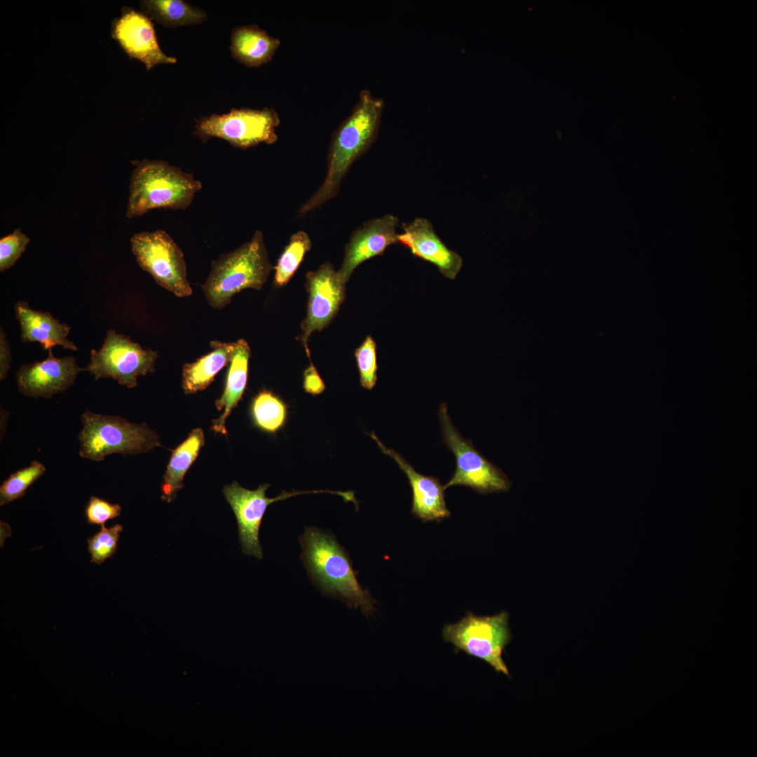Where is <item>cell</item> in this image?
<instances>
[{"label": "cell", "instance_id": "6da1fadb", "mask_svg": "<svg viewBox=\"0 0 757 757\" xmlns=\"http://www.w3.org/2000/svg\"><path fill=\"white\" fill-rule=\"evenodd\" d=\"M384 102L362 90L350 114L334 132L327 154L325 180L298 210L299 216L315 210L335 197L351 165L376 140Z\"/></svg>", "mask_w": 757, "mask_h": 757}, {"label": "cell", "instance_id": "7a4b0ae2", "mask_svg": "<svg viewBox=\"0 0 757 757\" xmlns=\"http://www.w3.org/2000/svg\"><path fill=\"white\" fill-rule=\"evenodd\" d=\"M301 560L313 584L325 596L359 608L365 615L375 611L376 601L358 582L346 550L334 535L315 526L306 527L299 538Z\"/></svg>", "mask_w": 757, "mask_h": 757}, {"label": "cell", "instance_id": "3957f363", "mask_svg": "<svg viewBox=\"0 0 757 757\" xmlns=\"http://www.w3.org/2000/svg\"><path fill=\"white\" fill-rule=\"evenodd\" d=\"M125 216L139 217L156 208L186 210L202 189L191 173L163 160L133 161Z\"/></svg>", "mask_w": 757, "mask_h": 757}, {"label": "cell", "instance_id": "277c9868", "mask_svg": "<svg viewBox=\"0 0 757 757\" xmlns=\"http://www.w3.org/2000/svg\"><path fill=\"white\" fill-rule=\"evenodd\" d=\"M273 269L263 233L257 230L250 240L212 262L201 287L209 305L222 309L241 290L261 289Z\"/></svg>", "mask_w": 757, "mask_h": 757}, {"label": "cell", "instance_id": "5b68a950", "mask_svg": "<svg viewBox=\"0 0 757 757\" xmlns=\"http://www.w3.org/2000/svg\"><path fill=\"white\" fill-rule=\"evenodd\" d=\"M81 421L79 456L83 458L100 461L114 453L137 454L161 445L158 436L145 423H132L118 416L89 409L82 414Z\"/></svg>", "mask_w": 757, "mask_h": 757}, {"label": "cell", "instance_id": "8992f818", "mask_svg": "<svg viewBox=\"0 0 757 757\" xmlns=\"http://www.w3.org/2000/svg\"><path fill=\"white\" fill-rule=\"evenodd\" d=\"M445 642L451 643L456 651H463L480 659L496 672L510 677L503 659V653L512 639L509 613L479 616L468 612L458 622L446 624L442 629Z\"/></svg>", "mask_w": 757, "mask_h": 757}, {"label": "cell", "instance_id": "52a82bcc", "mask_svg": "<svg viewBox=\"0 0 757 757\" xmlns=\"http://www.w3.org/2000/svg\"><path fill=\"white\" fill-rule=\"evenodd\" d=\"M438 417L442 433L441 442L456 458L455 471L444 485V489L460 485L468 486L481 494L508 491L511 486L509 478L480 453L470 439L461 435L451 421L446 403L440 404Z\"/></svg>", "mask_w": 757, "mask_h": 757}, {"label": "cell", "instance_id": "ba28073f", "mask_svg": "<svg viewBox=\"0 0 757 757\" xmlns=\"http://www.w3.org/2000/svg\"><path fill=\"white\" fill-rule=\"evenodd\" d=\"M280 123L279 116L273 108L231 109L227 114L196 119L194 134L203 142L217 137L234 147L246 149L260 143H275L278 139L275 128Z\"/></svg>", "mask_w": 757, "mask_h": 757}, {"label": "cell", "instance_id": "9c48e42d", "mask_svg": "<svg viewBox=\"0 0 757 757\" xmlns=\"http://www.w3.org/2000/svg\"><path fill=\"white\" fill-rule=\"evenodd\" d=\"M130 243L137 264L158 285L178 297L192 294L184 254L166 231L135 233Z\"/></svg>", "mask_w": 757, "mask_h": 757}, {"label": "cell", "instance_id": "30bf717a", "mask_svg": "<svg viewBox=\"0 0 757 757\" xmlns=\"http://www.w3.org/2000/svg\"><path fill=\"white\" fill-rule=\"evenodd\" d=\"M157 358V352L144 349L129 337L109 329L101 348L91 350L86 370L94 375L95 381L112 378L121 385L134 388L138 376L154 371Z\"/></svg>", "mask_w": 757, "mask_h": 757}, {"label": "cell", "instance_id": "8fae6325", "mask_svg": "<svg viewBox=\"0 0 757 757\" xmlns=\"http://www.w3.org/2000/svg\"><path fill=\"white\" fill-rule=\"evenodd\" d=\"M268 487V484H263L257 489L250 490L243 488L237 482H233L231 484L225 486L222 490L237 520L238 538L243 552L259 559L263 557L259 538V528L264 513L270 504L304 493H329L341 496L344 501H348L351 497L350 491L312 490L292 492L283 491L278 496L271 498L266 496Z\"/></svg>", "mask_w": 757, "mask_h": 757}, {"label": "cell", "instance_id": "7c38bea8", "mask_svg": "<svg viewBox=\"0 0 757 757\" xmlns=\"http://www.w3.org/2000/svg\"><path fill=\"white\" fill-rule=\"evenodd\" d=\"M346 284L329 262L306 275L307 313L301 325L302 334L297 339L304 344L309 360V336L328 326L336 316L346 296Z\"/></svg>", "mask_w": 757, "mask_h": 757}, {"label": "cell", "instance_id": "4fadbf2b", "mask_svg": "<svg viewBox=\"0 0 757 757\" xmlns=\"http://www.w3.org/2000/svg\"><path fill=\"white\" fill-rule=\"evenodd\" d=\"M82 370L77 365L75 357L58 358L50 349L48 356L44 360L20 367L16 373L18 390L32 398L50 399L71 386Z\"/></svg>", "mask_w": 757, "mask_h": 757}, {"label": "cell", "instance_id": "5bb4252c", "mask_svg": "<svg viewBox=\"0 0 757 757\" xmlns=\"http://www.w3.org/2000/svg\"><path fill=\"white\" fill-rule=\"evenodd\" d=\"M112 36L130 58L143 62L148 71L157 64L177 62L175 57L161 50L150 18L134 9H123L113 24Z\"/></svg>", "mask_w": 757, "mask_h": 757}, {"label": "cell", "instance_id": "9a60e30c", "mask_svg": "<svg viewBox=\"0 0 757 757\" xmlns=\"http://www.w3.org/2000/svg\"><path fill=\"white\" fill-rule=\"evenodd\" d=\"M398 221L397 217L386 214L364 223L353 233L338 271L345 283L360 264L383 254L388 247L398 243V234L395 231Z\"/></svg>", "mask_w": 757, "mask_h": 757}, {"label": "cell", "instance_id": "2e32d148", "mask_svg": "<svg viewBox=\"0 0 757 757\" xmlns=\"http://www.w3.org/2000/svg\"><path fill=\"white\" fill-rule=\"evenodd\" d=\"M381 451L391 457L406 475L412 489L411 513L423 521L448 518L451 512L446 507L444 488L439 479L422 475L414 470L398 452L386 447L374 432L368 434Z\"/></svg>", "mask_w": 757, "mask_h": 757}, {"label": "cell", "instance_id": "e0dca14e", "mask_svg": "<svg viewBox=\"0 0 757 757\" xmlns=\"http://www.w3.org/2000/svg\"><path fill=\"white\" fill-rule=\"evenodd\" d=\"M402 229L403 233L398 234V243L415 257L436 266L447 278H456L463 265L462 258L442 243L428 219L416 218L404 224Z\"/></svg>", "mask_w": 757, "mask_h": 757}, {"label": "cell", "instance_id": "ac0fdd59", "mask_svg": "<svg viewBox=\"0 0 757 757\" xmlns=\"http://www.w3.org/2000/svg\"><path fill=\"white\" fill-rule=\"evenodd\" d=\"M15 318L20 322L22 342H38L43 349L50 350L55 346L77 350V347L67 339L70 327L61 323L48 312L35 311L29 307L27 301H19L14 305Z\"/></svg>", "mask_w": 757, "mask_h": 757}, {"label": "cell", "instance_id": "d6986e66", "mask_svg": "<svg viewBox=\"0 0 757 757\" xmlns=\"http://www.w3.org/2000/svg\"><path fill=\"white\" fill-rule=\"evenodd\" d=\"M250 353V346L245 339L235 341L224 390L215 402L217 409L222 411L221 415L212 421V429L217 433L226 435V419L241 399L246 388Z\"/></svg>", "mask_w": 757, "mask_h": 757}, {"label": "cell", "instance_id": "ffe728a7", "mask_svg": "<svg viewBox=\"0 0 757 757\" xmlns=\"http://www.w3.org/2000/svg\"><path fill=\"white\" fill-rule=\"evenodd\" d=\"M280 45L278 38L257 25H248L233 29L230 50L237 61L247 67H258L271 60Z\"/></svg>", "mask_w": 757, "mask_h": 757}, {"label": "cell", "instance_id": "44dd1931", "mask_svg": "<svg viewBox=\"0 0 757 757\" xmlns=\"http://www.w3.org/2000/svg\"><path fill=\"white\" fill-rule=\"evenodd\" d=\"M212 350L194 362L182 368V388L185 393H196L205 389L218 372L231 360L235 342L212 341Z\"/></svg>", "mask_w": 757, "mask_h": 757}, {"label": "cell", "instance_id": "7402d4cb", "mask_svg": "<svg viewBox=\"0 0 757 757\" xmlns=\"http://www.w3.org/2000/svg\"><path fill=\"white\" fill-rule=\"evenodd\" d=\"M205 442L202 429L193 430L188 437L172 451L161 484V499L172 501L183 486L184 475L197 458Z\"/></svg>", "mask_w": 757, "mask_h": 757}, {"label": "cell", "instance_id": "603a6c76", "mask_svg": "<svg viewBox=\"0 0 757 757\" xmlns=\"http://www.w3.org/2000/svg\"><path fill=\"white\" fill-rule=\"evenodd\" d=\"M139 4L144 14L167 27L197 25L207 19L205 11L182 0H145Z\"/></svg>", "mask_w": 757, "mask_h": 757}, {"label": "cell", "instance_id": "cb8c5ba5", "mask_svg": "<svg viewBox=\"0 0 757 757\" xmlns=\"http://www.w3.org/2000/svg\"><path fill=\"white\" fill-rule=\"evenodd\" d=\"M250 414L257 428L264 432L274 433L285 425L287 408L280 397L270 391L263 390L253 399Z\"/></svg>", "mask_w": 757, "mask_h": 757}, {"label": "cell", "instance_id": "d4e9b609", "mask_svg": "<svg viewBox=\"0 0 757 757\" xmlns=\"http://www.w3.org/2000/svg\"><path fill=\"white\" fill-rule=\"evenodd\" d=\"M311 240L304 231H299L290 237L289 243L285 246L274 266L275 286L282 287L287 285L299 268L304 256L311 250Z\"/></svg>", "mask_w": 757, "mask_h": 757}, {"label": "cell", "instance_id": "484cf974", "mask_svg": "<svg viewBox=\"0 0 757 757\" xmlns=\"http://www.w3.org/2000/svg\"><path fill=\"white\" fill-rule=\"evenodd\" d=\"M46 471L45 466L37 461L12 473L0 487V505L24 496L25 491Z\"/></svg>", "mask_w": 757, "mask_h": 757}, {"label": "cell", "instance_id": "4316f807", "mask_svg": "<svg viewBox=\"0 0 757 757\" xmlns=\"http://www.w3.org/2000/svg\"><path fill=\"white\" fill-rule=\"evenodd\" d=\"M122 531L123 526L121 524H115L109 528L102 525L100 531L88 539L91 562L100 564L115 553Z\"/></svg>", "mask_w": 757, "mask_h": 757}, {"label": "cell", "instance_id": "83f0119b", "mask_svg": "<svg viewBox=\"0 0 757 757\" xmlns=\"http://www.w3.org/2000/svg\"><path fill=\"white\" fill-rule=\"evenodd\" d=\"M355 357L362 387L372 389L376 384L378 365L376 342L370 335L356 348Z\"/></svg>", "mask_w": 757, "mask_h": 757}, {"label": "cell", "instance_id": "f1b7e54d", "mask_svg": "<svg viewBox=\"0 0 757 757\" xmlns=\"http://www.w3.org/2000/svg\"><path fill=\"white\" fill-rule=\"evenodd\" d=\"M29 238L20 229L0 240V271L11 268L25 252Z\"/></svg>", "mask_w": 757, "mask_h": 757}, {"label": "cell", "instance_id": "f546056e", "mask_svg": "<svg viewBox=\"0 0 757 757\" xmlns=\"http://www.w3.org/2000/svg\"><path fill=\"white\" fill-rule=\"evenodd\" d=\"M121 507L100 498L91 496L86 508L87 521L91 524H104L120 515Z\"/></svg>", "mask_w": 757, "mask_h": 757}, {"label": "cell", "instance_id": "4dcf8cb0", "mask_svg": "<svg viewBox=\"0 0 757 757\" xmlns=\"http://www.w3.org/2000/svg\"><path fill=\"white\" fill-rule=\"evenodd\" d=\"M303 388L306 393L313 395L321 394L325 390L322 379L311 362L304 373Z\"/></svg>", "mask_w": 757, "mask_h": 757}, {"label": "cell", "instance_id": "1f68e13d", "mask_svg": "<svg viewBox=\"0 0 757 757\" xmlns=\"http://www.w3.org/2000/svg\"><path fill=\"white\" fill-rule=\"evenodd\" d=\"M11 353L6 334L1 326L0 331V379L4 380L10 370Z\"/></svg>", "mask_w": 757, "mask_h": 757}]
</instances>
